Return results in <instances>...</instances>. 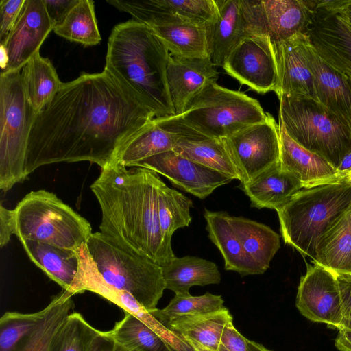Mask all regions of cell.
Returning a JSON list of instances; mask_svg holds the SVG:
<instances>
[{"label":"cell","instance_id":"obj_1","mask_svg":"<svg viewBox=\"0 0 351 351\" xmlns=\"http://www.w3.org/2000/svg\"><path fill=\"white\" fill-rule=\"evenodd\" d=\"M155 118L110 73H82L63 83L37 114L27 143L25 173L58 162L88 161L101 168Z\"/></svg>","mask_w":351,"mask_h":351},{"label":"cell","instance_id":"obj_2","mask_svg":"<svg viewBox=\"0 0 351 351\" xmlns=\"http://www.w3.org/2000/svg\"><path fill=\"white\" fill-rule=\"evenodd\" d=\"M158 173L110 163L90 185L101 212L100 232L157 265L176 256L164 242L158 219Z\"/></svg>","mask_w":351,"mask_h":351},{"label":"cell","instance_id":"obj_3","mask_svg":"<svg viewBox=\"0 0 351 351\" xmlns=\"http://www.w3.org/2000/svg\"><path fill=\"white\" fill-rule=\"evenodd\" d=\"M169 55L147 25L130 19L112 28L104 69L155 118L171 117L175 111L166 77Z\"/></svg>","mask_w":351,"mask_h":351},{"label":"cell","instance_id":"obj_4","mask_svg":"<svg viewBox=\"0 0 351 351\" xmlns=\"http://www.w3.org/2000/svg\"><path fill=\"white\" fill-rule=\"evenodd\" d=\"M350 206V176L303 188L276 210L282 237L313 261L321 237Z\"/></svg>","mask_w":351,"mask_h":351},{"label":"cell","instance_id":"obj_5","mask_svg":"<svg viewBox=\"0 0 351 351\" xmlns=\"http://www.w3.org/2000/svg\"><path fill=\"white\" fill-rule=\"evenodd\" d=\"M86 245L107 284L132 295L148 312L156 308L166 289L161 266L100 232L93 233Z\"/></svg>","mask_w":351,"mask_h":351},{"label":"cell","instance_id":"obj_6","mask_svg":"<svg viewBox=\"0 0 351 351\" xmlns=\"http://www.w3.org/2000/svg\"><path fill=\"white\" fill-rule=\"evenodd\" d=\"M14 235L77 250L93 234L89 222L52 192L27 193L12 209Z\"/></svg>","mask_w":351,"mask_h":351},{"label":"cell","instance_id":"obj_7","mask_svg":"<svg viewBox=\"0 0 351 351\" xmlns=\"http://www.w3.org/2000/svg\"><path fill=\"white\" fill-rule=\"evenodd\" d=\"M278 99L279 124L288 135L337 169L351 152V129L313 98L283 95Z\"/></svg>","mask_w":351,"mask_h":351},{"label":"cell","instance_id":"obj_8","mask_svg":"<svg viewBox=\"0 0 351 351\" xmlns=\"http://www.w3.org/2000/svg\"><path fill=\"white\" fill-rule=\"evenodd\" d=\"M37 113L27 97L21 71L0 75V189L6 193L28 176L25 158Z\"/></svg>","mask_w":351,"mask_h":351},{"label":"cell","instance_id":"obj_9","mask_svg":"<svg viewBox=\"0 0 351 351\" xmlns=\"http://www.w3.org/2000/svg\"><path fill=\"white\" fill-rule=\"evenodd\" d=\"M179 117L185 123L210 138L223 140L267 117L260 103L243 92L207 84Z\"/></svg>","mask_w":351,"mask_h":351},{"label":"cell","instance_id":"obj_10","mask_svg":"<svg viewBox=\"0 0 351 351\" xmlns=\"http://www.w3.org/2000/svg\"><path fill=\"white\" fill-rule=\"evenodd\" d=\"M107 3L147 25L164 43L170 54L187 58H208L205 25L168 11L156 0H112Z\"/></svg>","mask_w":351,"mask_h":351},{"label":"cell","instance_id":"obj_11","mask_svg":"<svg viewBox=\"0 0 351 351\" xmlns=\"http://www.w3.org/2000/svg\"><path fill=\"white\" fill-rule=\"evenodd\" d=\"M73 295L64 290L36 313H5L0 319V351H49L54 335L74 306Z\"/></svg>","mask_w":351,"mask_h":351},{"label":"cell","instance_id":"obj_12","mask_svg":"<svg viewBox=\"0 0 351 351\" xmlns=\"http://www.w3.org/2000/svg\"><path fill=\"white\" fill-rule=\"evenodd\" d=\"M223 141L239 173L241 184L280 165V126L269 112L264 121L243 128Z\"/></svg>","mask_w":351,"mask_h":351},{"label":"cell","instance_id":"obj_13","mask_svg":"<svg viewBox=\"0 0 351 351\" xmlns=\"http://www.w3.org/2000/svg\"><path fill=\"white\" fill-rule=\"evenodd\" d=\"M310 18L304 32L318 55L351 78V27L336 7V1H308Z\"/></svg>","mask_w":351,"mask_h":351},{"label":"cell","instance_id":"obj_14","mask_svg":"<svg viewBox=\"0 0 351 351\" xmlns=\"http://www.w3.org/2000/svg\"><path fill=\"white\" fill-rule=\"evenodd\" d=\"M223 69L231 77L258 93L275 91L278 68L274 45L269 36L252 33L230 52Z\"/></svg>","mask_w":351,"mask_h":351},{"label":"cell","instance_id":"obj_15","mask_svg":"<svg viewBox=\"0 0 351 351\" xmlns=\"http://www.w3.org/2000/svg\"><path fill=\"white\" fill-rule=\"evenodd\" d=\"M295 306L308 319L338 329L343 316L337 275L315 263L307 265L300 278Z\"/></svg>","mask_w":351,"mask_h":351},{"label":"cell","instance_id":"obj_16","mask_svg":"<svg viewBox=\"0 0 351 351\" xmlns=\"http://www.w3.org/2000/svg\"><path fill=\"white\" fill-rule=\"evenodd\" d=\"M43 0H25L22 11L2 45L8 56L5 73L21 71L53 30Z\"/></svg>","mask_w":351,"mask_h":351},{"label":"cell","instance_id":"obj_17","mask_svg":"<svg viewBox=\"0 0 351 351\" xmlns=\"http://www.w3.org/2000/svg\"><path fill=\"white\" fill-rule=\"evenodd\" d=\"M154 120L159 126L175 134L176 142L173 150L232 180L240 181L239 173L223 140L203 134L176 115L154 118Z\"/></svg>","mask_w":351,"mask_h":351},{"label":"cell","instance_id":"obj_18","mask_svg":"<svg viewBox=\"0 0 351 351\" xmlns=\"http://www.w3.org/2000/svg\"><path fill=\"white\" fill-rule=\"evenodd\" d=\"M136 167L146 168L160 173L175 186L201 199L207 197L218 187L232 180L174 150L149 157L139 162Z\"/></svg>","mask_w":351,"mask_h":351},{"label":"cell","instance_id":"obj_19","mask_svg":"<svg viewBox=\"0 0 351 351\" xmlns=\"http://www.w3.org/2000/svg\"><path fill=\"white\" fill-rule=\"evenodd\" d=\"M217 14L205 25L208 58L216 66L222 67L233 49L252 34L243 0H215Z\"/></svg>","mask_w":351,"mask_h":351},{"label":"cell","instance_id":"obj_20","mask_svg":"<svg viewBox=\"0 0 351 351\" xmlns=\"http://www.w3.org/2000/svg\"><path fill=\"white\" fill-rule=\"evenodd\" d=\"M309 44L308 36L303 33L274 44L279 75L274 92L278 98L287 95L315 99L308 57Z\"/></svg>","mask_w":351,"mask_h":351},{"label":"cell","instance_id":"obj_21","mask_svg":"<svg viewBox=\"0 0 351 351\" xmlns=\"http://www.w3.org/2000/svg\"><path fill=\"white\" fill-rule=\"evenodd\" d=\"M308 1L254 0L253 15L258 33L274 44L304 32L310 18Z\"/></svg>","mask_w":351,"mask_h":351},{"label":"cell","instance_id":"obj_22","mask_svg":"<svg viewBox=\"0 0 351 351\" xmlns=\"http://www.w3.org/2000/svg\"><path fill=\"white\" fill-rule=\"evenodd\" d=\"M218 72L208 58L169 55L167 84L175 115H180L190 101L207 84L216 82Z\"/></svg>","mask_w":351,"mask_h":351},{"label":"cell","instance_id":"obj_23","mask_svg":"<svg viewBox=\"0 0 351 351\" xmlns=\"http://www.w3.org/2000/svg\"><path fill=\"white\" fill-rule=\"evenodd\" d=\"M308 57L315 99L351 129V85L349 79L322 59L311 43Z\"/></svg>","mask_w":351,"mask_h":351},{"label":"cell","instance_id":"obj_24","mask_svg":"<svg viewBox=\"0 0 351 351\" xmlns=\"http://www.w3.org/2000/svg\"><path fill=\"white\" fill-rule=\"evenodd\" d=\"M77 252L80 266L71 291L73 295L85 291L95 293L115 304L124 312H128L135 315L153 329L158 328L159 322L146 311L132 295L115 289L104 280L90 256L86 243L78 248Z\"/></svg>","mask_w":351,"mask_h":351},{"label":"cell","instance_id":"obj_25","mask_svg":"<svg viewBox=\"0 0 351 351\" xmlns=\"http://www.w3.org/2000/svg\"><path fill=\"white\" fill-rule=\"evenodd\" d=\"M280 132V167L295 176L304 188L343 178L337 169L323 158L300 146L279 124ZM346 178V177H345Z\"/></svg>","mask_w":351,"mask_h":351},{"label":"cell","instance_id":"obj_26","mask_svg":"<svg viewBox=\"0 0 351 351\" xmlns=\"http://www.w3.org/2000/svg\"><path fill=\"white\" fill-rule=\"evenodd\" d=\"M233 318L226 308L206 314L172 317L163 323L176 336L202 351H219L225 326Z\"/></svg>","mask_w":351,"mask_h":351},{"label":"cell","instance_id":"obj_27","mask_svg":"<svg viewBox=\"0 0 351 351\" xmlns=\"http://www.w3.org/2000/svg\"><path fill=\"white\" fill-rule=\"evenodd\" d=\"M250 198L251 206L276 210L302 189L301 182L280 165L262 173L253 181L239 186Z\"/></svg>","mask_w":351,"mask_h":351},{"label":"cell","instance_id":"obj_28","mask_svg":"<svg viewBox=\"0 0 351 351\" xmlns=\"http://www.w3.org/2000/svg\"><path fill=\"white\" fill-rule=\"evenodd\" d=\"M231 221L254 274H263L280 247V235L269 226L245 217L231 216Z\"/></svg>","mask_w":351,"mask_h":351},{"label":"cell","instance_id":"obj_29","mask_svg":"<svg viewBox=\"0 0 351 351\" xmlns=\"http://www.w3.org/2000/svg\"><path fill=\"white\" fill-rule=\"evenodd\" d=\"M19 241L29 259L64 290L71 293L80 266L77 250L27 239Z\"/></svg>","mask_w":351,"mask_h":351},{"label":"cell","instance_id":"obj_30","mask_svg":"<svg viewBox=\"0 0 351 351\" xmlns=\"http://www.w3.org/2000/svg\"><path fill=\"white\" fill-rule=\"evenodd\" d=\"M313 262L337 275L351 276V206L321 237Z\"/></svg>","mask_w":351,"mask_h":351},{"label":"cell","instance_id":"obj_31","mask_svg":"<svg viewBox=\"0 0 351 351\" xmlns=\"http://www.w3.org/2000/svg\"><path fill=\"white\" fill-rule=\"evenodd\" d=\"M204 217L208 237L221 252L225 269L236 271L241 276L254 275L239 236L232 223L231 216L226 212L205 209Z\"/></svg>","mask_w":351,"mask_h":351},{"label":"cell","instance_id":"obj_32","mask_svg":"<svg viewBox=\"0 0 351 351\" xmlns=\"http://www.w3.org/2000/svg\"><path fill=\"white\" fill-rule=\"evenodd\" d=\"M162 268L166 289L173 291L176 295H189L190 288L195 285L205 286L221 282L217 265L196 256H175Z\"/></svg>","mask_w":351,"mask_h":351},{"label":"cell","instance_id":"obj_33","mask_svg":"<svg viewBox=\"0 0 351 351\" xmlns=\"http://www.w3.org/2000/svg\"><path fill=\"white\" fill-rule=\"evenodd\" d=\"M175 142V134L159 126L154 119L119 148L111 163L136 167L149 157L173 150Z\"/></svg>","mask_w":351,"mask_h":351},{"label":"cell","instance_id":"obj_34","mask_svg":"<svg viewBox=\"0 0 351 351\" xmlns=\"http://www.w3.org/2000/svg\"><path fill=\"white\" fill-rule=\"evenodd\" d=\"M21 76L28 100L37 114L53 99L62 84L50 60L40 52L24 66Z\"/></svg>","mask_w":351,"mask_h":351},{"label":"cell","instance_id":"obj_35","mask_svg":"<svg viewBox=\"0 0 351 351\" xmlns=\"http://www.w3.org/2000/svg\"><path fill=\"white\" fill-rule=\"evenodd\" d=\"M108 335L128 351H168L165 340L152 328L135 315L125 312Z\"/></svg>","mask_w":351,"mask_h":351},{"label":"cell","instance_id":"obj_36","mask_svg":"<svg viewBox=\"0 0 351 351\" xmlns=\"http://www.w3.org/2000/svg\"><path fill=\"white\" fill-rule=\"evenodd\" d=\"M192 201L176 190L168 187L162 180L158 189V219L165 243L171 247L174 232L187 227L191 222L190 208Z\"/></svg>","mask_w":351,"mask_h":351},{"label":"cell","instance_id":"obj_37","mask_svg":"<svg viewBox=\"0 0 351 351\" xmlns=\"http://www.w3.org/2000/svg\"><path fill=\"white\" fill-rule=\"evenodd\" d=\"M53 31L59 36L84 46L99 44L101 37L95 16L94 1L78 0L63 22L56 26Z\"/></svg>","mask_w":351,"mask_h":351},{"label":"cell","instance_id":"obj_38","mask_svg":"<svg viewBox=\"0 0 351 351\" xmlns=\"http://www.w3.org/2000/svg\"><path fill=\"white\" fill-rule=\"evenodd\" d=\"M101 334L81 314L70 313L54 335L49 351H92Z\"/></svg>","mask_w":351,"mask_h":351},{"label":"cell","instance_id":"obj_39","mask_svg":"<svg viewBox=\"0 0 351 351\" xmlns=\"http://www.w3.org/2000/svg\"><path fill=\"white\" fill-rule=\"evenodd\" d=\"M223 308V300L220 295L206 293L198 296L176 295L165 308H156L149 313L162 324L172 317L206 314Z\"/></svg>","mask_w":351,"mask_h":351},{"label":"cell","instance_id":"obj_40","mask_svg":"<svg viewBox=\"0 0 351 351\" xmlns=\"http://www.w3.org/2000/svg\"><path fill=\"white\" fill-rule=\"evenodd\" d=\"M163 8L186 20L202 25L213 21L217 14L215 0H156Z\"/></svg>","mask_w":351,"mask_h":351},{"label":"cell","instance_id":"obj_41","mask_svg":"<svg viewBox=\"0 0 351 351\" xmlns=\"http://www.w3.org/2000/svg\"><path fill=\"white\" fill-rule=\"evenodd\" d=\"M25 0H1L0 44L3 43L14 26Z\"/></svg>","mask_w":351,"mask_h":351},{"label":"cell","instance_id":"obj_42","mask_svg":"<svg viewBox=\"0 0 351 351\" xmlns=\"http://www.w3.org/2000/svg\"><path fill=\"white\" fill-rule=\"evenodd\" d=\"M247 340L230 322L223 329L219 348L226 351H248Z\"/></svg>","mask_w":351,"mask_h":351},{"label":"cell","instance_id":"obj_43","mask_svg":"<svg viewBox=\"0 0 351 351\" xmlns=\"http://www.w3.org/2000/svg\"><path fill=\"white\" fill-rule=\"evenodd\" d=\"M77 1L78 0H43L47 14L55 27L63 22Z\"/></svg>","mask_w":351,"mask_h":351},{"label":"cell","instance_id":"obj_44","mask_svg":"<svg viewBox=\"0 0 351 351\" xmlns=\"http://www.w3.org/2000/svg\"><path fill=\"white\" fill-rule=\"evenodd\" d=\"M14 235L12 210L0 206V246L3 247L8 244L11 237Z\"/></svg>","mask_w":351,"mask_h":351},{"label":"cell","instance_id":"obj_45","mask_svg":"<svg viewBox=\"0 0 351 351\" xmlns=\"http://www.w3.org/2000/svg\"><path fill=\"white\" fill-rule=\"evenodd\" d=\"M336 275L341 295L343 319L351 320V276Z\"/></svg>","mask_w":351,"mask_h":351},{"label":"cell","instance_id":"obj_46","mask_svg":"<svg viewBox=\"0 0 351 351\" xmlns=\"http://www.w3.org/2000/svg\"><path fill=\"white\" fill-rule=\"evenodd\" d=\"M92 351H128L117 343L108 334L102 332L96 340Z\"/></svg>","mask_w":351,"mask_h":351},{"label":"cell","instance_id":"obj_47","mask_svg":"<svg viewBox=\"0 0 351 351\" xmlns=\"http://www.w3.org/2000/svg\"><path fill=\"white\" fill-rule=\"evenodd\" d=\"M166 342L169 346L168 351H202L190 342L176 336L171 332Z\"/></svg>","mask_w":351,"mask_h":351},{"label":"cell","instance_id":"obj_48","mask_svg":"<svg viewBox=\"0 0 351 351\" xmlns=\"http://www.w3.org/2000/svg\"><path fill=\"white\" fill-rule=\"evenodd\" d=\"M335 346L340 351H351V330L346 328L338 330Z\"/></svg>","mask_w":351,"mask_h":351},{"label":"cell","instance_id":"obj_49","mask_svg":"<svg viewBox=\"0 0 351 351\" xmlns=\"http://www.w3.org/2000/svg\"><path fill=\"white\" fill-rule=\"evenodd\" d=\"M336 7L340 14L351 27V0H336Z\"/></svg>","mask_w":351,"mask_h":351},{"label":"cell","instance_id":"obj_50","mask_svg":"<svg viewBox=\"0 0 351 351\" xmlns=\"http://www.w3.org/2000/svg\"><path fill=\"white\" fill-rule=\"evenodd\" d=\"M337 170L343 178L348 177L351 173V152L343 157Z\"/></svg>","mask_w":351,"mask_h":351},{"label":"cell","instance_id":"obj_51","mask_svg":"<svg viewBox=\"0 0 351 351\" xmlns=\"http://www.w3.org/2000/svg\"><path fill=\"white\" fill-rule=\"evenodd\" d=\"M8 63V56L3 46L0 45V65L1 71H3Z\"/></svg>","mask_w":351,"mask_h":351},{"label":"cell","instance_id":"obj_52","mask_svg":"<svg viewBox=\"0 0 351 351\" xmlns=\"http://www.w3.org/2000/svg\"><path fill=\"white\" fill-rule=\"evenodd\" d=\"M247 348L248 351H271L262 344L251 340H247Z\"/></svg>","mask_w":351,"mask_h":351},{"label":"cell","instance_id":"obj_53","mask_svg":"<svg viewBox=\"0 0 351 351\" xmlns=\"http://www.w3.org/2000/svg\"><path fill=\"white\" fill-rule=\"evenodd\" d=\"M346 328L351 330V320L350 319H343L341 325L339 326V329Z\"/></svg>","mask_w":351,"mask_h":351},{"label":"cell","instance_id":"obj_54","mask_svg":"<svg viewBox=\"0 0 351 351\" xmlns=\"http://www.w3.org/2000/svg\"><path fill=\"white\" fill-rule=\"evenodd\" d=\"M219 351H226V350H223V348H219Z\"/></svg>","mask_w":351,"mask_h":351},{"label":"cell","instance_id":"obj_55","mask_svg":"<svg viewBox=\"0 0 351 351\" xmlns=\"http://www.w3.org/2000/svg\"><path fill=\"white\" fill-rule=\"evenodd\" d=\"M349 80H350V85H351V78H348Z\"/></svg>","mask_w":351,"mask_h":351}]
</instances>
